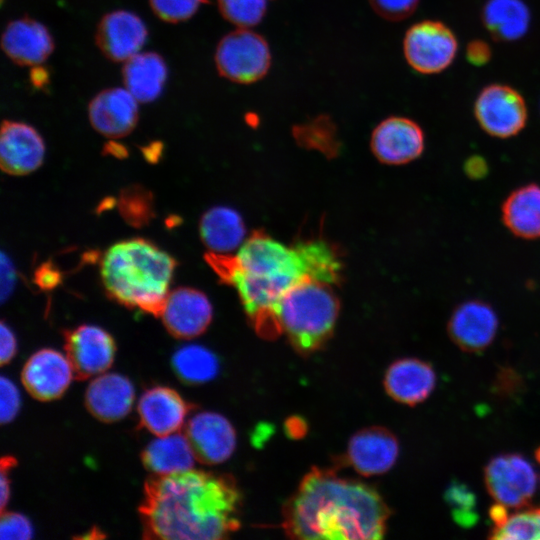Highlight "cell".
<instances>
[{
	"label": "cell",
	"mask_w": 540,
	"mask_h": 540,
	"mask_svg": "<svg viewBox=\"0 0 540 540\" xmlns=\"http://www.w3.org/2000/svg\"><path fill=\"white\" fill-rule=\"evenodd\" d=\"M60 271L51 263H43L35 272V282L43 290H51L61 283Z\"/></svg>",
	"instance_id": "cell-40"
},
{
	"label": "cell",
	"mask_w": 540,
	"mask_h": 540,
	"mask_svg": "<svg viewBox=\"0 0 540 540\" xmlns=\"http://www.w3.org/2000/svg\"><path fill=\"white\" fill-rule=\"evenodd\" d=\"M122 77L124 87L139 103H150L163 92L168 67L160 54L139 52L124 62Z\"/></svg>",
	"instance_id": "cell-24"
},
{
	"label": "cell",
	"mask_w": 540,
	"mask_h": 540,
	"mask_svg": "<svg viewBox=\"0 0 540 540\" xmlns=\"http://www.w3.org/2000/svg\"><path fill=\"white\" fill-rule=\"evenodd\" d=\"M212 316L211 302L202 291L179 287L169 292L160 317L171 335L191 339L206 331Z\"/></svg>",
	"instance_id": "cell-15"
},
{
	"label": "cell",
	"mask_w": 540,
	"mask_h": 540,
	"mask_svg": "<svg viewBox=\"0 0 540 540\" xmlns=\"http://www.w3.org/2000/svg\"><path fill=\"white\" fill-rule=\"evenodd\" d=\"M141 460L152 474L166 475L192 469L196 457L185 433L175 432L151 441Z\"/></svg>",
	"instance_id": "cell-27"
},
{
	"label": "cell",
	"mask_w": 540,
	"mask_h": 540,
	"mask_svg": "<svg viewBox=\"0 0 540 540\" xmlns=\"http://www.w3.org/2000/svg\"><path fill=\"white\" fill-rule=\"evenodd\" d=\"M537 474L531 462L517 453L500 454L484 469L488 493L507 508L521 509L530 503L537 486Z\"/></svg>",
	"instance_id": "cell-8"
},
{
	"label": "cell",
	"mask_w": 540,
	"mask_h": 540,
	"mask_svg": "<svg viewBox=\"0 0 540 540\" xmlns=\"http://www.w3.org/2000/svg\"><path fill=\"white\" fill-rule=\"evenodd\" d=\"M389 516L372 487L313 468L285 504L282 526L296 539L375 540L383 538Z\"/></svg>",
	"instance_id": "cell-3"
},
{
	"label": "cell",
	"mask_w": 540,
	"mask_h": 540,
	"mask_svg": "<svg viewBox=\"0 0 540 540\" xmlns=\"http://www.w3.org/2000/svg\"><path fill=\"white\" fill-rule=\"evenodd\" d=\"M1 272V300L5 301L13 292L16 282V270L9 257L1 252L0 260Z\"/></svg>",
	"instance_id": "cell-39"
},
{
	"label": "cell",
	"mask_w": 540,
	"mask_h": 540,
	"mask_svg": "<svg viewBox=\"0 0 540 540\" xmlns=\"http://www.w3.org/2000/svg\"><path fill=\"white\" fill-rule=\"evenodd\" d=\"M206 262L226 284L238 292L241 304L263 338L281 333L275 309L282 296L306 278L336 284L341 263L321 239L287 246L263 232H255L236 255L209 252Z\"/></svg>",
	"instance_id": "cell-1"
},
{
	"label": "cell",
	"mask_w": 540,
	"mask_h": 540,
	"mask_svg": "<svg viewBox=\"0 0 540 540\" xmlns=\"http://www.w3.org/2000/svg\"><path fill=\"white\" fill-rule=\"evenodd\" d=\"M332 285L306 278L290 288L276 306L280 330L300 354L315 352L333 333L340 304Z\"/></svg>",
	"instance_id": "cell-5"
},
{
	"label": "cell",
	"mask_w": 540,
	"mask_h": 540,
	"mask_svg": "<svg viewBox=\"0 0 540 540\" xmlns=\"http://www.w3.org/2000/svg\"><path fill=\"white\" fill-rule=\"evenodd\" d=\"M172 366L178 378L187 384H202L214 379L219 371L216 355L200 345L179 348L172 357Z\"/></svg>",
	"instance_id": "cell-29"
},
{
	"label": "cell",
	"mask_w": 540,
	"mask_h": 540,
	"mask_svg": "<svg viewBox=\"0 0 540 540\" xmlns=\"http://www.w3.org/2000/svg\"><path fill=\"white\" fill-rule=\"evenodd\" d=\"M520 376L512 369L504 368L497 375L496 390L501 394H511L519 390Z\"/></svg>",
	"instance_id": "cell-44"
},
{
	"label": "cell",
	"mask_w": 540,
	"mask_h": 540,
	"mask_svg": "<svg viewBox=\"0 0 540 540\" xmlns=\"http://www.w3.org/2000/svg\"><path fill=\"white\" fill-rule=\"evenodd\" d=\"M17 342L13 331L5 322L0 325V363L5 365L15 356Z\"/></svg>",
	"instance_id": "cell-41"
},
{
	"label": "cell",
	"mask_w": 540,
	"mask_h": 540,
	"mask_svg": "<svg viewBox=\"0 0 540 540\" xmlns=\"http://www.w3.org/2000/svg\"><path fill=\"white\" fill-rule=\"evenodd\" d=\"M498 325L497 314L488 303L469 300L452 312L447 331L450 339L461 350L478 353L493 342Z\"/></svg>",
	"instance_id": "cell-16"
},
{
	"label": "cell",
	"mask_w": 540,
	"mask_h": 540,
	"mask_svg": "<svg viewBox=\"0 0 540 540\" xmlns=\"http://www.w3.org/2000/svg\"><path fill=\"white\" fill-rule=\"evenodd\" d=\"M222 17L238 28L258 25L267 12L268 0H217Z\"/></svg>",
	"instance_id": "cell-32"
},
{
	"label": "cell",
	"mask_w": 540,
	"mask_h": 540,
	"mask_svg": "<svg viewBox=\"0 0 540 540\" xmlns=\"http://www.w3.org/2000/svg\"><path fill=\"white\" fill-rule=\"evenodd\" d=\"M206 0H149L153 13L167 23L190 19Z\"/></svg>",
	"instance_id": "cell-34"
},
{
	"label": "cell",
	"mask_w": 540,
	"mask_h": 540,
	"mask_svg": "<svg viewBox=\"0 0 540 540\" xmlns=\"http://www.w3.org/2000/svg\"><path fill=\"white\" fill-rule=\"evenodd\" d=\"M66 356L78 380L105 373L113 364L116 344L99 326L83 324L63 332Z\"/></svg>",
	"instance_id": "cell-10"
},
{
	"label": "cell",
	"mask_w": 540,
	"mask_h": 540,
	"mask_svg": "<svg viewBox=\"0 0 540 540\" xmlns=\"http://www.w3.org/2000/svg\"><path fill=\"white\" fill-rule=\"evenodd\" d=\"M147 37V27L137 14L128 10H115L100 19L95 42L107 59L125 62L140 52Z\"/></svg>",
	"instance_id": "cell-12"
},
{
	"label": "cell",
	"mask_w": 540,
	"mask_h": 540,
	"mask_svg": "<svg viewBox=\"0 0 540 540\" xmlns=\"http://www.w3.org/2000/svg\"><path fill=\"white\" fill-rule=\"evenodd\" d=\"M104 151L119 158L127 155L126 147L116 141L107 142L104 146Z\"/></svg>",
	"instance_id": "cell-46"
},
{
	"label": "cell",
	"mask_w": 540,
	"mask_h": 540,
	"mask_svg": "<svg viewBox=\"0 0 540 540\" xmlns=\"http://www.w3.org/2000/svg\"><path fill=\"white\" fill-rule=\"evenodd\" d=\"M134 398V387L127 377L117 373H102L88 385L85 405L96 419L115 422L130 412Z\"/></svg>",
	"instance_id": "cell-23"
},
{
	"label": "cell",
	"mask_w": 540,
	"mask_h": 540,
	"mask_svg": "<svg viewBox=\"0 0 540 540\" xmlns=\"http://www.w3.org/2000/svg\"><path fill=\"white\" fill-rule=\"evenodd\" d=\"M399 455L395 435L383 427H369L356 432L347 447V460L361 475H380L390 470Z\"/></svg>",
	"instance_id": "cell-19"
},
{
	"label": "cell",
	"mask_w": 540,
	"mask_h": 540,
	"mask_svg": "<svg viewBox=\"0 0 540 540\" xmlns=\"http://www.w3.org/2000/svg\"><path fill=\"white\" fill-rule=\"evenodd\" d=\"M425 147L422 128L414 120L403 116H390L372 131L370 148L384 164L402 165L417 159Z\"/></svg>",
	"instance_id": "cell-11"
},
{
	"label": "cell",
	"mask_w": 540,
	"mask_h": 540,
	"mask_svg": "<svg viewBox=\"0 0 540 540\" xmlns=\"http://www.w3.org/2000/svg\"><path fill=\"white\" fill-rule=\"evenodd\" d=\"M466 56L471 64L482 66L490 60V46L482 40H474L468 44Z\"/></svg>",
	"instance_id": "cell-43"
},
{
	"label": "cell",
	"mask_w": 540,
	"mask_h": 540,
	"mask_svg": "<svg viewBox=\"0 0 540 540\" xmlns=\"http://www.w3.org/2000/svg\"><path fill=\"white\" fill-rule=\"evenodd\" d=\"M6 56L20 66L42 64L54 50L51 33L41 22L22 17L9 22L1 37Z\"/></svg>",
	"instance_id": "cell-20"
},
{
	"label": "cell",
	"mask_w": 540,
	"mask_h": 540,
	"mask_svg": "<svg viewBox=\"0 0 540 540\" xmlns=\"http://www.w3.org/2000/svg\"><path fill=\"white\" fill-rule=\"evenodd\" d=\"M506 228L523 239L540 238V185L526 184L512 191L501 208Z\"/></svg>",
	"instance_id": "cell-26"
},
{
	"label": "cell",
	"mask_w": 540,
	"mask_h": 540,
	"mask_svg": "<svg viewBox=\"0 0 540 540\" xmlns=\"http://www.w3.org/2000/svg\"><path fill=\"white\" fill-rule=\"evenodd\" d=\"M29 80L33 87L44 89L50 83V74L48 69L40 65H35L30 68Z\"/></svg>",
	"instance_id": "cell-45"
},
{
	"label": "cell",
	"mask_w": 540,
	"mask_h": 540,
	"mask_svg": "<svg viewBox=\"0 0 540 540\" xmlns=\"http://www.w3.org/2000/svg\"><path fill=\"white\" fill-rule=\"evenodd\" d=\"M482 20L494 39L515 41L528 31L530 12L522 0H488Z\"/></svg>",
	"instance_id": "cell-28"
},
{
	"label": "cell",
	"mask_w": 540,
	"mask_h": 540,
	"mask_svg": "<svg viewBox=\"0 0 540 540\" xmlns=\"http://www.w3.org/2000/svg\"><path fill=\"white\" fill-rule=\"evenodd\" d=\"M117 204L122 218L136 228L148 225L155 216L151 191L138 184L122 189Z\"/></svg>",
	"instance_id": "cell-30"
},
{
	"label": "cell",
	"mask_w": 540,
	"mask_h": 540,
	"mask_svg": "<svg viewBox=\"0 0 540 540\" xmlns=\"http://www.w3.org/2000/svg\"><path fill=\"white\" fill-rule=\"evenodd\" d=\"M33 535L30 521L22 514L1 512L0 537L2 540H28Z\"/></svg>",
	"instance_id": "cell-36"
},
{
	"label": "cell",
	"mask_w": 540,
	"mask_h": 540,
	"mask_svg": "<svg viewBox=\"0 0 540 540\" xmlns=\"http://www.w3.org/2000/svg\"><path fill=\"white\" fill-rule=\"evenodd\" d=\"M20 408V394L14 383L2 376L0 380V420L1 423L11 422Z\"/></svg>",
	"instance_id": "cell-38"
},
{
	"label": "cell",
	"mask_w": 540,
	"mask_h": 540,
	"mask_svg": "<svg viewBox=\"0 0 540 540\" xmlns=\"http://www.w3.org/2000/svg\"><path fill=\"white\" fill-rule=\"evenodd\" d=\"M489 538L501 540L540 539V507L528 508L508 515L502 524L493 527Z\"/></svg>",
	"instance_id": "cell-31"
},
{
	"label": "cell",
	"mask_w": 540,
	"mask_h": 540,
	"mask_svg": "<svg viewBox=\"0 0 540 540\" xmlns=\"http://www.w3.org/2000/svg\"><path fill=\"white\" fill-rule=\"evenodd\" d=\"M162 144L160 142L150 143L148 146L144 147L143 154L150 161H154L155 158H158L161 154Z\"/></svg>",
	"instance_id": "cell-47"
},
{
	"label": "cell",
	"mask_w": 540,
	"mask_h": 540,
	"mask_svg": "<svg viewBox=\"0 0 540 540\" xmlns=\"http://www.w3.org/2000/svg\"><path fill=\"white\" fill-rule=\"evenodd\" d=\"M138 101L125 88H107L96 94L88 105L92 127L105 137L117 139L130 134L139 118Z\"/></svg>",
	"instance_id": "cell-18"
},
{
	"label": "cell",
	"mask_w": 540,
	"mask_h": 540,
	"mask_svg": "<svg viewBox=\"0 0 540 540\" xmlns=\"http://www.w3.org/2000/svg\"><path fill=\"white\" fill-rule=\"evenodd\" d=\"M193 405L174 389L154 386L144 391L138 401L140 424L156 436L178 432Z\"/></svg>",
	"instance_id": "cell-21"
},
{
	"label": "cell",
	"mask_w": 540,
	"mask_h": 540,
	"mask_svg": "<svg viewBox=\"0 0 540 540\" xmlns=\"http://www.w3.org/2000/svg\"><path fill=\"white\" fill-rule=\"evenodd\" d=\"M16 465V459L12 456H4L0 462V482H1V512L5 510L10 496L9 472Z\"/></svg>",
	"instance_id": "cell-42"
},
{
	"label": "cell",
	"mask_w": 540,
	"mask_h": 540,
	"mask_svg": "<svg viewBox=\"0 0 540 540\" xmlns=\"http://www.w3.org/2000/svg\"><path fill=\"white\" fill-rule=\"evenodd\" d=\"M176 266V260L151 241L132 238L106 250L100 262V276L112 300L158 317Z\"/></svg>",
	"instance_id": "cell-4"
},
{
	"label": "cell",
	"mask_w": 540,
	"mask_h": 540,
	"mask_svg": "<svg viewBox=\"0 0 540 540\" xmlns=\"http://www.w3.org/2000/svg\"><path fill=\"white\" fill-rule=\"evenodd\" d=\"M298 140L312 145H327L335 140V126L328 116H319L294 130Z\"/></svg>",
	"instance_id": "cell-35"
},
{
	"label": "cell",
	"mask_w": 540,
	"mask_h": 540,
	"mask_svg": "<svg viewBox=\"0 0 540 540\" xmlns=\"http://www.w3.org/2000/svg\"><path fill=\"white\" fill-rule=\"evenodd\" d=\"M185 435L196 460L219 464L231 457L236 447V432L223 415L203 411L193 415L185 426Z\"/></svg>",
	"instance_id": "cell-14"
},
{
	"label": "cell",
	"mask_w": 540,
	"mask_h": 540,
	"mask_svg": "<svg viewBox=\"0 0 540 540\" xmlns=\"http://www.w3.org/2000/svg\"><path fill=\"white\" fill-rule=\"evenodd\" d=\"M536 459L540 463V447L536 451Z\"/></svg>",
	"instance_id": "cell-48"
},
{
	"label": "cell",
	"mask_w": 540,
	"mask_h": 540,
	"mask_svg": "<svg viewBox=\"0 0 540 540\" xmlns=\"http://www.w3.org/2000/svg\"><path fill=\"white\" fill-rule=\"evenodd\" d=\"M445 500L459 525L470 527L477 521L476 497L465 484L456 481L451 483L445 492Z\"/></svg>",
	"instance_id": "cell-33"
},
{
	"label": "cell",
	"mask_w": 540,
	"mask_h": 540,
	"mask_svg": "<svg viewBox=\"0 0 540 540\" xmlns=\"http://www.w3.org/2000/svg\"><path fill=\"white\" fill-rule=\"evenodd\" d=\"M45 157L42 136L31 125L4 120L0 132L1 169L11 175H26L37 170Z\"/></svg>",
	"instance_id": "cell-17"
},
{
	"label": "cell",
	"mask_w": 540,
	"mask_h": 540,
	"mask_svg": "<svg viewBox=\"0 0 540 540\" xmlns=\"http://www.w3.org/2000/svg\"><path fill=\"white\" fill-rule=\"evenodd\" d=\"M241 493L231 476L188 469L152 474L139 514L143 537L219 540L240 528Z\"/></svg>",
	"instance_id": "cell-2"
},
{
	"label": "cell",
	"mask_w": 540,
	"mask_h": 540,
	"mask_svg": "<svg viewBox=\"0 0 540 540\" xmlns=\"http://www.w3.org/2000/svg\"><path fill=\"white\" fill-rule=\"evenodd\" d=\"M214 61L220 76L237 84H252L270 70L272 56L266 39L251 28H238L217 44Z\"/></svg>",
	"instance_id": "cell-6"
},
{
	"label": "cell",
	"mask_w": 540,
	"mask_h": 540,
	"mask_svg": "<svg viewBox=\"0 0 540 540\" xmlns=\"http://www.w3.org/2000/svg\"><path fill=\"white\" fill-rule=\"evenodd\" d=\"M474 115L480 127L497 138L517 135L526 125L528 117L523 96L505 84L484 87L475 100Z\"/></svg>",
	"instance_id": "cell-9"
},
{
	"label": "cell",
	"mask_w": 540,
	"mask_h": 540,
	"mask_svg": "<svg viewBox=\"0 0 540 540\" xmlns=\"http://www.w3.org/2000/svg\"><path fill=\"white\" fill-rule=\"evenodd\" d=\"M458 51L455 34L444 23L423 20L409 27L403 38L408 65L420 74H437L448 68Z\"/></svg>",
	"instance_id": "cell-7"
},
{
	"label": "cell",
	"mask_w": 540,
	"mask_h": 540,
	"mask_svg": "<svg viewBox=\"0 0 540 540\" xmlns=\"http://www.w3.org/2000/svg\"><path fill=\"white\" fill-rule=\"evenodd\" d=\"M380 17L389 21H402L416 10L419 0H368Z\"/></svg>",
	"instance_id": "cell-37"
},
{
	"label": "cell",
	"mask_w": 540,
	"mask_h": 540,
	"mask_svg": "<svg viewBox=\"0 0 540 540\" xmlns=\"http://www.w3.org/2000/svg\"><path fill=\"white\" fill-rule=\"evenodd\" d=\"M436 385L433 367L417 358H402L386 370L384 388L396 402L413 406L425 401Z\"/></svg>",
	"instance_id": "cell-22"
},
{
	"label": "cell",
	"mask_w": 540,
	"mask_h": 540,
	"mask_svg": "<svg viewBox=\"0 0 540 540\" xmlns=\"http://www.w3.org/2000/svg\"><path fill=\"white\" fill-rule=\"evenodd\" d=\"M200 237L205 246L218 254H230L244 243L245 225L240 214L227 206H215L201 217Z\"/></svg>",
	"instance_id": "cell-25"
},
{
	"label": "cell",
	"mask_w": 540,
	"mask_h": 540,
	"mask_svg": "<svg viewBox=\"0 0 540 540\" xmlns=\"http://www.w3.org/2000/svg\"><path fill=\"white\" fill-rule=\"evenodd\" d=\"M74 375L67 358L57 350L44 348L33 353L23 366L22 384L39 401H52L61 397Z\"/></svg>",
	"instance_id": "cell-13"
}]
</instances>
